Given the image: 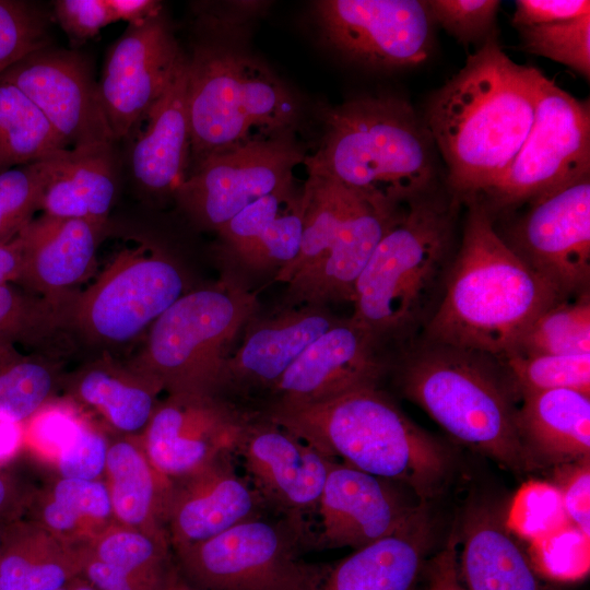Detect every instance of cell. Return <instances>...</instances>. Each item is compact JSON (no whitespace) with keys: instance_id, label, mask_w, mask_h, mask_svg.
<instances>
[{"instance_id":"6da1fadb","label":"cell","mask_w":590,"mask_h":590,"mask_svg":"<svg viewBox=\"0 0 590 590\" xmlns=\"http://www.w3.org/2000/svg\"><path fill=\"white\" fill-rule=\"evenodd\" d=\"M542 74L514 62L493 37L430 96L423 121L459 203L481 197L515 160L535 117Z\"/></svg>"},{"instance_id":"7a4b0ae2","label":"cell","mask_w":590,"mask_h":590,"mask_svg":"<svg viewBox=\"0 0 590 590\" xmlns=\"http://www.w3.org/2000/svg\"><path fill=\"white\" fill-rule=\"evenodd\" d=\"M465 203L462 240L424 340L503 361L534 320L565 297L506 244L480 202Z\"/></svg>"},{"instance_id":"3957f363","label":"cell","mask_w":590,"mask_h":590,"mask_svg":"<svg viewBox=\"0 0 590 590\" xmlns=\"http://www.w3.org/2000/svg\"><path fill=\"white\" fill-rule=\"evenodd\" d=\"M434 146L424 121L405 99L361 96L327 111L318 149L304 164L308 174L397 209L432 191Z\"/></svg>"},{"instance_id":"277c9868","label":"cell","mask_w":590,"mask_h":590,"mask_svg":"<svg viewBox=\"0 0 590 590\" xmlns=\"http://www.w3.org/2000/svg\"><path fill=\"white\" fill-rule=\"evenodd\" d=\"M262 413L322 455L402 483L422 499L436 492L449 465L445 448L377 386L312 404L271 402Z\"/></svg>"},{"instance_id":"5b68a950","label":"cell","mask_w":590,"mask_h":590,"mask_svg":"<svg viewBox=\"0 0 590 590\" xmlns=\"http://www.w3.org/2000/svg\"><path fill=\"white\" fill-rule=\"evenodd\" d=\"M458 201L432 191L400 205L355 285L354 322L381 342L425 326L453 260Z\"/></svg>"},{"instance_id":"8992f818","label":"cell","mask_w":590,"mask_h":590,"mask_svg":"<svg viewBox=\"0 0 590 590\" xmlns=\"http://www.w3.org/2000/svg\"><path fill=\"white\" fill-rule=\"evenodd\" d=\"M401 364L404 396L448 434L508 469L530 468L531 453L520 436L511 400L514 387L498 359L424 340Z\"/></svg>"},{"instance_id":"52a82bcc","label":"cell","mask_w":590,"mask_h":590,"mask_svg":"<svg viewBox=\"0 0 590 590\" xmlns=\"http://www.w3.org/2000/svg\"><path fill=\"white\" fill-rule=\"evenodd\" d=\"M187 108L191 169L214 153L287 134L298 115L294 95L266 64L216 43L188 58Z\"/></svg>"},{"instance_id":"ba28073f","label":"cell","mask_w":590,"mask_h":590,"mask_svg":"<svg viewBox=\"0 0 590 590\" xmlns=\"http://www.w3.org/2000/svg\"><path fill=\"white\" fill-rule=\"evenodd\" d=\"M397 209L308 174L299 250L275 274L287 285L283 306L352 303L355 282Z\"/></svg>"},{"instance_id":"9c48e42d","label":"cell","mask_w":590,"mask_h":590,"mask_svg":"<svg viewBox=\"0 0 590 590\" xmlns=\"http://www.w3.org/2000/svg\"><path fill=\"white\" fill-rule=\"evenodd\" d=\"M257 310L256 295L233 278L184 293L150 327L130 365L168 394H223L225 362Z\"/></svg>"},{"instance_id":"30bf717a","label":"cell","mask_w":590,"mask_h":590,"mask_svg":"<svg viewBox=\"0 0 590 590\" xmlns=\"http://www.w3.org/2000/svg\"><path fill=\"white\" fill-rule=\"evenodd\" d=\"M304 535L284 519L252 518L175 553L196 590H315L327 564L302 558Z\"/></svg>"},{"instance_id":"8fae6325","label":"cell","mask_w":590,"mask_h":590,"mask_svg":"<svg viewBox=\"0 0 590 590\" xmlns=\"http://www.w3.org/2000/svg\"><path fill=\"white\" fill-rule=\"evenodd\" d=\"M590 176V107L542 74L535 117L507 170L475 199L487 212L515 210Z\"/></svg>"},{"instance_id":"7c38bea8","label":"cell","mask_w":590,"mask_h":590,"mask_svg":"<svg viewBox=\"0 0 590 590\" xmlns=\"http://www.w3.org/2000/svg\"><path fill=\"white\" fill-rule=\"evenodd\" d=\"M184 293L178 264L158 248L141 244L116 255L66 308V321L92 341L125 343L150 329Z\"/></svg>"},{"instance_id":"4fadbf2b","label":"cell","mask_w":590,"mask_h":590,"mask_svg":"<svg viewBox=\"0 0 590 590\" xmlns=\"http://www.w3.org/2000/svg\"><path fill=\"white\" fill-rule=\"evenodd\" d=\"M305 157L288 133L251 140L205 157L175 193L196 223L219 232L252 202L294 185Z\"/></svg>"},{"instance_id":"5bb4252c","label":"cell","mask_w":590,"mask_h":590,"mask_svg":"<svg viewBox=\"0 0 590 590\" xmlns=\"http://www.w3.org/2000/svg\"><path fill=\"white\" fill-rule=\"evenodd\" d=\"M314 14L327 43L350 61L380 70L426 61L434 22L426 1L322 0Z\"/></svg>"},{"instance_id":"9a60e30c","label":"cell","mask_w":590,"mask_h":590,"mask_svg":"<svg viewBox=\"0 0 590 590\" xmlns=\"http://www.w3.org/2000/svg\"><path fill=\"white\" fill-rule=\"evenodd\" d=\"M237 457L266 509L281 516L305 538L307 548L319 500L333 459L261 411L247 424Z\"/></svg>"},{"instance_id":"2e32d148","label":"cell","mask_w":590,"mask_h":590,"mask_svg":"<svg viewBox=\"0 0 590 590\" xmlns=\"http://www.w3.org/2000/svg\"><path fill=\"white\" fill-rule=\"evenodd\" d=\"M527 204L508 237L502 238L560 296L588 292L590 176Z\"/></svg>"},{"instance_id":"e0dca14e","label":"cell","mask_w":590,"mask_h":590,"mask_svg":"<svg viewBox=\"0 0 590 590\" xmlns=\"http://www.w3.org/2000/svg\"><path fill=\"white\" fill-rule=\"evenodd\" d=\"M257 411L221 393H177L158 401L140 434L155 468L169 480L190 475L235 452Z\"/></svg>"},{"instance_id":"ac0fdd59","label":"cell","mask_w":590,"mask_h":590,"mask_svg":"<svg viewBox=\"0 0 590 590\" xmlns=\"http://www.w3.org/2000/svg\"><path fill=\"white\" fill-rule=\"evenodd\" d=\"M185 57L162 13L128 24L109 49L97 82L98 96L116 141L148 116Z\"/></svg>"},{"instance_id":"d6986e66","label":"cell","mask_w":590,"mask_h":590,"mask_svg":"<svg viewBox=\"0 0 590 590\" xmlns=\"http://www.w3.org/2000/svg\"><path fill=\"white\" fill-rule=\"evenodd\" d=\"M0 79L15 85L39 108L68 149L116 142L97 82L78 51L45 46L12 64Z\"/></svg>"},{"instance_id":"ffe728a7","label":"cell","mask_w":590,"mask_h":590,"mask_svg":"<svg viewBox=\"0 0 590 590\" xmlns=\"http://www.w3.org/2000/svg\"><path fill=\"white\" fill-rule=\"evenodd\" d=\"M423 511L410 506L391 481L333 460L308 548L355 551L401 532Z\"/></svg>"},{"instance_id":"44dd1931","label":"cell","mask_w":590,"mask_h":590,"mask_svg":"<svg viewBox=\"0 0 590 590\" xmlns=\"http://www.w3.org/2000/svg\"><path fill=\"white\" fill-rule=\"evenodd\" d=\"M379 344L351 318L340 319L290 366L270 394L272 402L312 404L377 386L385 369Z\"/></svg>"},{"instance_id":"7402d4cb","label":"cell","mask_w":590,"mask_h":590,"mask_svg":"<svg viewBox=\"0 0 590 590\" xmlns=\"http://www.w3.org/2000/svg\"><path fill=\"white\" fill-rule=\"evenodd\" d=\"M339 320L320 305L283 306L271 316H256L225 362L222 393L232 399L271 394L304 350Z\"/></svg>"},{"instance_id":"603a6c76","label":"cell","mask_w":590,"mask_h":590,"mask_svg":"<svg viewBox=\"0 0 590 590\" xmlns=\"http://www.w3.org/2000/svg\"><path fill=\"white\" fill-rule=\"evenodd\" d=\"M262 500L224 453L201 470L173 481L167 532L173 553L262 517Z\"/></svg>"},{"instance_id":"cb8c5ba5","label":"cell","mask_w":590,"mask_h":590,"mask_svg":"<svg viewBox=\"0 0 590 590\" xmlns=\"http://www.w3.org/2000/svg\"><path fill=\"white\" fill-rule=\"evenodd\" d=\"M106 222L42 214L19 234L23 269L19 285L56 304L62 293L83 281L95 262Z\"/></svg>"},{"instance_id":"d4e9b609","label":"cell","mask_w":590,"mask_h":590,"mask_svg":"<svg viewBox=\"0 0 590 590\" xmlns=\"http://www.w3.org/2000/svg\"><path fill=\"white\" fill-rule=\"evenodd\" d=\"M35 166L38 211L55 217L106 222L116 193L113 144L61 150Z\"/></svg>"},{"instance_id":"484cf974","label":"cell","mask_w":590,"mask_h":590,"mask_svg":"<svg viewBox=\"0 0 590 590\" xmlns=\"http://www.w3.org/2000/svg\"><path fill=\"white\" fill-rule=\"evenodd\" d=\"M302 232L303 188L292 185L252 202L217 233L223 251L239 267L278 273L296 257Z\"/></svg>"},{"instance_id":"4316f807","label":"cell","mask_w":590,"mask_h":590,"mask_svg":"<svg viewBox=\"0 0 590 590\" xmlns=\"http://www.w3.org/2000/svg\"><path fill=\"white\" fill-rule=\"evenodd\" d=\"M188 58L149 111L146 128L131 151L137 182L151 192L176 191L189 172Z\"/></svg>"},{"instance_id":"83f0119b","label":"cell","mask_w":590,"mask_h":590,"mask_svg":"<svg viewBox=\"0 0 590 590\" xmlns=\"http://www.w3.org/2000/svg\"><path fill=\"white\" fill-rule=\"evenodd\" d=\"M104 480L116 522L170 545L167 521L173 481L151 462L140 435L111 440Z\"/></svg>"},{"instance_id":"f1b7e54d","label":"cell","mask_w":590,"mask_h":590,"mask_svg":"<svg viewBox=\"0 0 590 590\" xmlns=\"http://www.w3.org/2000/svg\"><path fill=\"white\" fill-rule=\"evenodd\" d=\"M430 544L423 511L408 528L327 564L315 590H413Z\"/></svg>"},{"instance_id":"f546056e","label":"cell","mask_w":590,"mask_h":590,"mask_svg":"<svg viewBox=\"0 0 590 590\" xmlns=\"http://www.w3.org/2000/svg\"><path fill=\"white\" fill-rule=\"evenodd\" d=\"M69 399L98 414L121 435H140L157 403L162 386L132 367L103 358L87 364L66 382Z\"/></svg>"},{"instance_id":"4dcf8cb0","label":"cell","mask_w":590,"mask_h":590,"mask_svg":"<svg viewBox=\"0 0 590 590\" xmlns=\"http://www.w3.org/2000/svg\"><path fill=\"white\" fill-rule=\"evenodd\" d=\"M84 550L20 518L0 526V590H55L81 575Z\"/></svg>"},{"instance_id":"1f68e13d","label":"cell","mask_w":590,"mask_h":590,"mask_svg":"<svg viewBox=\"0 0 590 590\" xmlns=\"http://www.w3.org/2000/svg\"><path fill=\"white\" fill-rule=\"evenodd\" d=\"M521 398L517 422L530 453L533 448L550 459H589L590 394L554 389Z\"/></svg>"},{"instance_id":"d6a6232c","label":"cell","mask_w":590,"mask_h":590,"mask_svg":"<svg viewBox=\"0 0 590 590\" xmlns=\"http://www.w3.org/2000/svg\"><path fill=\"white\" fill-rule=\"evenodd\" d=\"M24 518L82 548L116 522L105 480L60 476L31 491Z\"/></svg>"},{"instance_id":"836d02e7","label":"cell","mask_w":590,"mask_h":590,"mask_svg":"<svg viewBox=\"0 0 590 590\" xmlns=\"http://www.w3.org/2000/svg\"><path fill=\"white\" fill-rule=\"evenodd\" d=\"M458 569L465 590H544L528 556L491 514L468 520Z\"/></svg>"},{"instance_id":"e575fe53","label":"cell","mask_w":590,"mask_h":590,"mask_svg":"<svg viewBox=\"0 0 590 590\" xmlns=\"http://www.w3.org/2000/svg\"><path fill=\"white\" fill-rule=\"evenodd\" d=\"M66 149L39 108L20 88L0 79V172Z\"/></svg>"},{"instance_id":"d590c367","label":"cell","mask_w":590,"mask_h":590,"mask_svg":"<svg viewBox=\"0 0 590 590\" xmlns=\"http://www.w3.org/2000/svg\"><path fill=\"white\" fill-rule=\"evenodd\" d=\"M86 548L155 590H166L177 570L169 544L118 522Z\"/></svg>"},{"instance_id":"8d00e7d4","label":"cell","mask_w":590,"mask_h":590,"mask_svg":"<svg viewBox=\"0 0 590 590\" xmlns=\"http://www.w3.org/2000/svg\"><path fill=\"white\" fill-rule=\"evenodd\" d=\"M59 379L39 358L0 347V420L24 423L54 399Z\"/></svg>"},{"instance_id":"74e56055","label":"cell","mask_w":590,"mask_h":590,"mask_svg":"<svg viewBox=\"0 0 590 590\" xmlns=\"http://www.w3.org/2000/svg\"><path fill=\"white\" fill-rule=\"evenodd\" d=\"M590 353L589 292L558 299L531 324L514 354ZM512 355V354H511Z\"/></svg>"},{"instance_id":"f35d334b","label":"cell","mask_w":590,"mask_h":590,"mask_svg":"<svg viewBox=\"0 0 590 590\" xmlns=\"http://www.w3.org/2000/svg\"><path fill=\"white\" fill-rule=\"evenodd\" d=\"M514 390L573 389L590 394V353L577 355L512 354L500 361Z\"/></svg>"},{"instance_id":"ab89813d","label":"cell","mask_w":590,"mask_h":590,"mask_svg":"<svg viewBox=\"0 0 590 590\" xmlns=\"http://www.w3.org/2000/svg\"><path fill=\"white\" fill-rule=\"evenodd\" d=\"M60 321L66 322L63 305L31 295L15 284L0 285V347L34 345Z\"/></svg>"},{"instance_id":"60d3db41","label":"cell","mask_w":590,"mask_h":590,"mask_svg":"<svg viewBox=\"0 0 590 590\" xmlns=\"http://www.w3.org/2000/svg\"><path fill=\"white\" fill-rule=\"evenodd\" d=\"M506 528L532 543L570 523L560 488L532 480L521 485L509 505Z\"/></svg>"},{"instance_id":"b9f144b4","label":"cell","mask_w":590,"mask_h":590,"mask_svg":"<svg viewBox=\"0 0 590 590\" xmlns=\"http://www.w3.org/2000/svg\"><path fill=\"white\" fill-rule=\"evenodd\" d=\"M524 51L590 76V13L567 21L519 28Z\"/></svg>"},{"instance_id":"7bdbcfd3","label":"cell","mask_w":590,"mask_h":590,"mask_svg":"<svg viewBox=\"0 0 590 590\" xmlns=\"http://www.w3.org/2000/svg\"><path fill=\"white\" fill-rule=\"evenodd\" d=\"M529 544L527 556L539 576L570 582L589 573L590 535L571 523Z\"/></svg>"},{"instance_id":"ee69618b","label":"cell","mask_w":590,"mask_h":590,"mask_svg":"<svg viewBox=\"0 0 590 590\" xmlns=\"http://www.w3.org/2000/svg\"><path fill=\"white\" fill-rule=\"evenodd\" d=\"M88 420L83 409L72 400L52 399L23 423L25 444L52 464Z\"/></svg>"},{"instance_id":"f6af8a7d","label":"cell","mask_w":590,"mask_h":590,"mask_svg":"<svg viewBox=\"0 0 590 590\" xmlns=\"http://www.w3.org/2000/svg\"><path fill=\"white\" fill-rule=\"evenodd\" d=\"M47 46V23L26 1L0 0V76L20 59Z\"/></svg>"},{"instance_id":"bcb514c9","label":"cell","mask_w":590,"mask_h":590,"mask_svg":"<svg viewBox=\"0 0 590 590\" xmlns=\"http://www.w3.org/2000/svg\"><path fill=\"white\" fill-rule=\"evenodd\" d=\"M35 163L0 172V244L15 239L38 211Z\"/></svg>"},{"instance_id":"7dc6e473","label":"cell","mask_w":590,"mask_h":590,"mask_svg":"<svg viewBox=\"0 0 590 590\" xmlns=\"http://www.w3.org/2000/svg\"><path fill=\"white\" fill-rule=\"evenodd\" d=\"M430 17L461 43L485 44L496 37L497 0H429Z\"/></svg>"},{"instance_id":"c3c4849f","label":"cell","mask_w":590,"mask_h":590,"mask_svg":"<svg viewBox=\"0 0 590 590\" xmlns=\"http://www.w3.org/2000/svg\"><path fill=\"white\" fill-rule=\"evenodd\" d=\"M111 439L91 418L76 438L54 461L58 476L104 480Z\"/></svg>"},{"instance_id":"681fc988","label":"cell","mask_w":590,"mask_h":590,"mask_svg":"<svg viewBox=\"0 0 590 590\" xmlns=\"http://www.w3.org/2000/svg\"><path fill=\"white\" fill-rule=\"evenodd\" d=\"M54 15L71 45H81L115 23L106 0H57Z\"/></svg>"},{"instance_id":"f907efd6","label":"cell","mask_w":590,"mask_h":590,"mask_svg":"<svg viewBox=\"0 0 590 590\" xmlns=\"http://www.w3.org/2000/svg\"><path fill=\"white\" fill-rule=\"evenodd\" d=\"M589 13L588 0H518L511 22L519 30L573 20Z\"/></svg>"},{"instance_id":"816d5d0a","label":"cell","mask_w":590,"mask_h":590,"mask_svg":"<svg viewBox=\"0 0 590 590\" xmlns=\"http://www.w3.org/2000/svg\"><path fill=\"white\" fill-rule=\"evenodd\" d=\"M564 507L571 524L590 535V469L588 460L565 474L562 485Z\"/></svg>"},{"instance_id":"f5cc1de1","label":"cell","mask_w":590,"mask_h":590,"mask_svg":"<svg viewBox=\"0 0 590 590\" xmlns=\"http://www.w3.org/2000/svg\"><path fill=\"white\" fill-rule=\"evenodd\" d=\"M81 576L94 590H155L123 570L98 559L86 547Z\"/></svg>"},{"instance_id":"db71d44e","label":"cell","mask_w":590,"mask_h":590,"mask_svg":"<svg viewBox=\"0 0 590 590\" xmlns=\"http://www.w3.org/2000/svg\"><path fill=\"white\" fill-rule=\"evenodd\" d=\"M427 568L425 590H465L459 577L457 539L453 534Z\"/></svg>"},{"instance_id":"11a10c76","label":"cell","mask_w":590,"mask_h":590,"mask_svg":"<svg viewBox=\"0 0 590 590\" xmlns=\"http://www.w3.org/2000/svg\"><path fill=\"white\" fill-rule=\"evenodd\" d=\"M31 489L22 488L13 477L0 470V526L23 518Z\"/></svg>"},{"instance_id":"9f6ffc18","label":"cell","mask_w":590,"mask_h":590,"mask_svg":"<svg viewBox=\"0 0 590 590\" xmlns=\"http://www.w3.org/2000/svg\"><path fill=\"white\" fill-rule=\"evenodd\" d=\"M115 22L137 24L161 14L162 4L154 0H106Z\"/></svg>"},{"instance_id":"6f0895ef","label":"cell","mask_w":590,"mask_h":590,"mask_svg":"<svg viewBox=\"0 0 590 590\" xmlns=\"http://www.w3.org/2000/svg\"><path fill=\"white\" fill-rule=\"evenodd\" d=\"M23 258L19 237L8 244H0V285L20 284Z\"/></svg>"},{"instance_id":"680465c9","label":"cell","mask_w":590,"mask_h":590,"mask_svg":"<svg viewBox=\"0 0 590 590\" xmlns=\"http://www.w3.org/2000/svg\"><path fill=\"white\" fill-rule=\"evenodd\" d=\"M24 444L23 423L0 420V465L10 461Z\"/></svg>"},{"instance_id":"91938a15","label":"cell","mask_w":590,"mask_h":590,"mask_svg":"<svg viewBox=\"0 0 590 590\" xmlns=\"http://www.w3.org/2000/svg\"><path fill=\"white\" fill-rule=\"evenodd\" d=\"M55 590H94L92 586L80 575L62 587Z\"/></svg>"},{"instance_id":"94428289","label":"cell","mask_w":590,"mask_h":590,"mask_svg":"<svg viewBox=\"0 0 590 590\" xmlns=\"http://www.w3.org/2000/svg\"><path fill=\"white\" fill-rule=\"evenodd\" d=\"M166 590H196L191 587L178 573V569L174 574Z\"/></svg>"}]
</instances>
